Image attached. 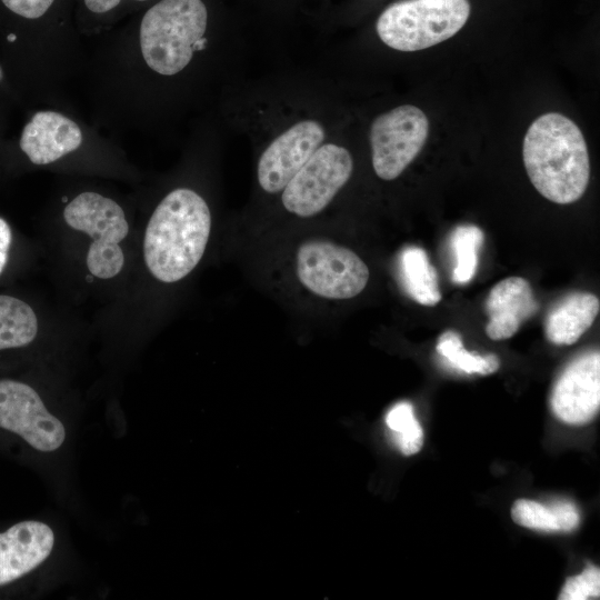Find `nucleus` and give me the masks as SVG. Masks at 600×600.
<instances>
[{
    "mask_svg": "<svg viewBox=\"0 0 600 600\" xmlns=\"http://www.w3.org/2000/svg\"><path fill=\"white\" fill-rule=\"evenodd\" d=\"M351 153L336 143H322L282 190L284 209L298 217L320 213L352 174Z\"/></svg>",
    "mask_w": 600,
    "mask_h": 600,
    "instance_id": "7",
    "label": "nucleus"
},
{
    "mask_svg": "<svg viewBox=\"0 0 600 600\" xmlns=\"http://www.w3.org/2000/svg\"><path fill=\"white\" fill-rule=\"evenodd\" d=\"M54 533L43 522L28 520L0 532V586L39 567L51 553Z\"/></svg>",
    "mask_w": 600,
    "mask_h": 600,
    "instance_id": "12",
    "label": "nucleus"
},
{
    "mask_svg": "<svg viewBox=\"0 0 600 600\" xmlns=\"http://www.w3.org/2000/svg\"><path fill=\"white\" fill-rule=\"evenodd\" d=\"M296 273L311 293L332 300L354 298L370 277L368 266L354 251L326 239H309L299 246Z\"/></svg>",
    "mask_w": 600,
    "mask_h": 600,
    "instance_id": "6",
    "label": "nucleus"
},
{
    "mask_svg": "<svg viewBox=\"0 0 600 600\" xmlns=\"http://www.w3.org/2000/svg\"><path fill=\"white\" fill-rule=\"evenodd\" d=\"M12 241V232L7 221L0 218V274L6 268L9 249Z\"/></svg>",
    "mask_w": 600,
    "mask_h": 600,
    "instance_id": "23",
    "label": "nucleus"
},
{
    "mask_svg": "<svg viewBox=\"0 0 600 600\" xmlns=\"http://www.w3.org/2000/svg\"><path fill=\"white\" fill-rule=\"evenodd\" d=\"M469 14L468 0H403L382 11L376 29L388 47L411 52L453 37Z\"/></svg>",
    "mask_w": 600,
    "mask_h": 600,
    "instance_id": "4",
    "label": "nucleus"
},
{
    "mask_svg": "<svg viewBox=\"0 0 600 600\" xmlns=\"http://www.w3.org/2000/svg\"><path fill=\"white\" fill-rule=\"evenodd\" d=\"M0 428L41 452L56 451L66 439L63 423L49 412L38 392L16 380H0Z\"/></svg>",
    "mask_w": 600,
    "mask_h": 600,
    "instance_id": "9",
    "label": "nucleus"
},
{
    "mask_svg": "<svg viewBox=\"0 0 600 600\" xmlns=\"http://www.w3.org/2000/svg\"><path fill=\"white\" fill-rule=\"evenodd\" d=\"M63 217L69 227L92 239L86 260L90 273L100 279L119 274L124 263L119 243L129 232L122 208L112 199L87 191L67 204Z\"/></svg>",
    "mask_w": 600,
    "mask_h": 600,
    "instance_id": "5",
    "label": "nucleus"
},
{
    "mask_svg": "<svg viewBox=\"0 0 600 600\" xmlns=\"http://www.w3.org/2000/svg\"><path fill=\"white\" fill-rule=\"evenodd\" d=\"M38 333V318L24 301L0 294V350L31 343Z\"/></svg>",
    "mask_w": 600,
    "mask_h": 600,
    "instance_id": "18",
    "label": "nucleus"
},
{
    "mask_svg": "<svg viewBox=\"0 0 600 600\" xmlns=\"http://www.w3.org/2000/svg\"><path fill=\"white\" fill-rule=\"evenodd\" d=\"M600 310L598 297L573 292L562 299L547 316V339L557 346H570L592 326Z\"/></svg>",
    "mask_w": 600,
    "mask_h": 600,
    "instance_id": "15",
    "label": "nucleus"
},
{
    "mask_svg": "<svg viewBox=\"0 0 600 600\" xmlns=\"http://www.w3.org/2000/svg\"><path fill=\"white\" fill-rule=\"evenodd\" d=\"M550 403L554 416L568 424H584L597 416L600 407L599 351L586 352L567 366L553 386Z\"/></svg>",
    "mask_w": 600,
    "mask_h": 600,
    "instance_id": "11",
    "label": "nucleus"
},
{
    "mask_svg": "<svg viewBox=\"0 0 600 600\" xmlns=\"http://www.w3.org/2000/svg\"><path fill=\"white\" fill-rule=\"evenodd\" d=\"M436 349L453 369L468 374L487 376L496 372L500 367V360L493 353L480 356L467 351L460 336L454 331L442 333Z\"/></svg>",
    "mask_w": 600,
    "mask_h": 600,
    "instance_id": "19",
    "label": "nucleus"
},
{
    "mask_svg": "<svg viewBox=\"0 0 600 600\" xmlns=\"http://www.w3.org/2000/svg\"><path fill=\"white\" fill-rule=\"evenodd\" d=\"M483 238L482 230L473 224L459 226L452 232L450 243L456 264L452 280L456 283L464 284L474 277Z\"/></svg>",
    "mask_w": 600,
    "mask_h": 600,
    "instance_id": "20",
    "label": "nucleus"
},
{
    "mask_svg": "<svg viewBox=\"0 0 600 600\" xmlns=\"http://www.w3.org/2000/svg\"><path fill=\"white\" fill-rule=\"evenodd\" d=\"M429 132L424 112L411 104L379 114L370 127L372 167L382 180L398 178L423 148Z\"/></svg>",
    "mask_w": 600,
    "mask_h": 600,
    "instance_id": "8",
    "label": "nucleus"
},
{
    "mask_svg": "<svg viewBox=\"0 0 600 600\" xmlns=\"http://www.w3.org/2000/svg\"><path fill=\"white\" fill-rule=\"evenodd\" d=\"M392 442L404 456L418 453L424 441L423 430L416 419L413 407L407 401L394 404L386 414Z\"/></svg>",
    "mask_w": 600,
    "mask_h": 600,
    "instance_id": "21",
    "label": "nucleus"
},
{
    "mask_svg": "<svg viewBox=\"0 0 600 600\" xmlns=\"http://www.w3.org/2000/svg\"><path fill=\"white\" fill-rule=\"evenodd\" d=\"M86 7L93 13H106L120 4L121 0H83ZM144 2L147 0H134Z\"/></svg>",
    "mask_w": 600,
    "mask_h": 600,
    "instance_id": "24",
    "label": "nucleus"
},
{
    "mask_svg": "<svg viewBox=\"0 0 600 600\" xmlns=\"http://www.w3.org/2000/svg\"><path fill=\"white\" fill-rule=\"evenodd\" d=\"M522 158L531 183L546 199L569 204L583 196L590 178L589 153L571 119L558 112L537 118L523 138Z\"/></svg>",
    "mask_w": 600,
    "mask_h": 600,
    "instance_id": "2",
    "label": "nucleus"
},
{
    "mask_svg": "<svg viewBox=\"0 0 600 600\" xmlns=\"http://www.w3.org/2000/svg\"><path fill=\"white\" fill-rule=\"evenodd\" d=\"M2 78H3V72H2V69L0 67V81L2 80Z\"/></svg>",
    "mask_w": 600,
    "mask_h": 600,
    "instance_id": "25",
    "label": "nucleus"
},
{
    "mask_svg": "<svg viewBox=\"0 0 600 600\" xmlns=\"http://www.w3.org/2000/svg\"><path fill=\"white\" fill-rule=\"evenodd\" d=\"M324 138V128L316 120L296 122L279 134L258 161L257 178L261 189L268 193L282 191Z\"/></svg>",
    "mask_w": 600,
    "mask_h": 600,
    "instance_id": "10",
    "label": "nucleus"
},
{
    "mask_svg": "<svg viewBox=\"0 0 600 600\" xmlns=\"http://www.w3.org/2000/svg\"><path fill=\"white\" fill-rule=\"evenodd\" d=\"M80 127L56 111L37 112L24 126L20 148L34 164H49L82 143Z\"/></svg>",
    "mask_w": 600,
    "mask_h": 600,
    "instance_id": "13",
    "label": "nucleus"
},
{
    "mask_svg": "<svg viewBox=\"0 0 600 600\" xmlns=\"http://www.w3.org/2000/svg\"><path fill=\"white\" fill-rule=\"evenodd\" d=\"M538 309L528 280L520 277L503 279L490 290L486 301L489 316L486 333L492 340L509 339Z\"/></svg>",
    "mask_w": 600,
    "mask_h": 600,
    "instance_id": "14",
    "label": "nucleus"
},
{
    "mask_svg": "<svg viewBox=\"0 0 600 600\" xmlns=\"http://www.w3.org/2000/svg\"><path fill=\"white\" fill-rule=\"evenodd\" d=\"M210 230V209L199 193L188 188L169 192L144 232L143 257L150 273L166 283L183 279L201 260Z\"/></svg>",
    "mask_w": 600,
    "mask_h": 600,
    "instance_id": "1",
    "label": "nucleus"
},
{
    "mask_svg": "<svg viewBox=\"0 0 600 600\" xmlns=\"http://www.w3.org/2000/svg\"><path fill=\"white\" fill-rule=\"evenodd\" d=\"M512 520L524 528L546 532H570L579 524V512L570 501L543 504L519 499L511 508Z\"/></svg>",
    "mask_w": 600,
    "mask_h": 600,
    "instance_id": "17",
    "label": "nucleus"
},
{
    "mask_svg": "<svg viewBox=\"0 0 600 600\" xmlns=\"http://www.w3.org/2000/svg\"><path fill=\"white\" fill-rule=\"evenodd\" d=\"M208 10L202 0H161L142 17L140 49L146 64L161 76L181 72L202 48Z\"/></svg>",
    "mask_w": 600,
    "mask_h": 600,
    "instance_id": "3",
    "label": "nucleus"
},
{
    "mask_svg": "<svg viewBox=\"0 0 600 600\" xmlns=\"http://www.w3.org/2000/svg\"><path fill=\"white\" fill-rule=\"evenodd\" d=\"M600 596V571L588 566L580 574L568 578L560 594V600H587Z\"/></svg>",
    "mask_w": 600,
    "mask_h": 600,
    "instance_id": "22",
    "label": "nucleus"
},
{
    "mask_svg": "<svg viewBox=\"0 0 600 600\" xmlns=\"http://www.w3.org/2000/svg\"><path fill=\"white\" fill-rule=\"evenodd\" d=\"M399 276L404 291L416 302L428 307L440 302L437 271L422 248L409 246L401 250Z\"/></svg>",
    "mask_w": 600,
    "mask_h": 600,
    "instance_id": "16",
    "label": "nucleus"
}]
</instances>
